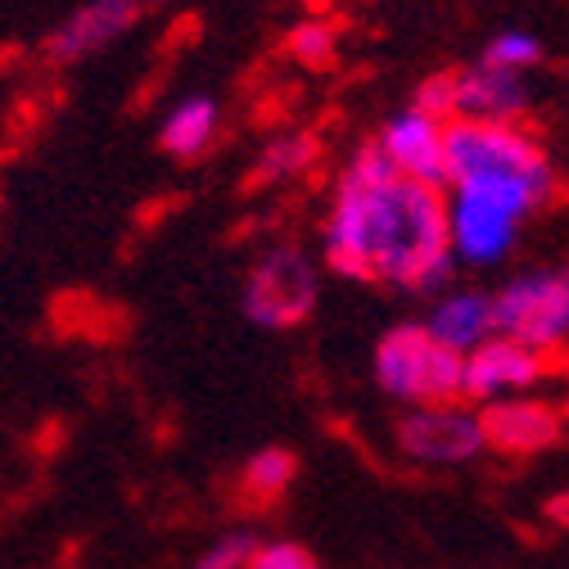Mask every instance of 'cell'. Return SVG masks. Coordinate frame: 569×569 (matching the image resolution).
Wrapping results in <instances>:
<instances>
[{
  "instance_id": "6da1fadb",
  "label": "cell",
  "mask_w": 569,
  "mask_h": 569,
  "mask_svg": "<svg viewBox=\"0 0 569 569\" xmlns=\"http://www.w3.org/2000/svg\"><path fill=\"white\" fill-rule=\"evenodd\" d=\"M326 267L343 280L393 284L407 295H443L457 280L448 244V190L407 181L389 159L362 146L348 159L326 218Z\"/></svg>"
},
{
  "instance_id": "7a4b0ae2",
  "label": "cell",
  "mask_w": 569,
  "mask_h": 569,
  "mask_svg": "<svg viewBox=\"0 0 569 569\" xmlns=\"http://www.w3.org/2000/svg\"><path fill=\"white\" fill-rule=\"evenodd\" d=\"M443 186H538L556 194V168L520 122H443Z\"/></svg>"
},
{
  "instance_id": "3957f363",
  "label": "cell",
  "mask_w": 569,
  "mask_h": 569,
  "mask_svg": "<svg viewBox=\"0 0 569 569\" xmlns=\"http://www.w3.org/2000/svg\"><path fill=\"white\" fill-rule=\"evenodd\" d=\"M551 199L538 186H457L448 194V244L457 262L492 267L520 236V222Z\"/></svg>"
},
{
  "instance_id": "277c9868",
  "label": "cell",
  "mask_w": 569,
  "mask_h": 569,
  "mask_svg": "<svg viewBox=\"0 0 569 569\" xmlns=\"http://www.w3.org/2000/svg\"><path fill=\"white\" fill-rule=\"evenodd\" d=\"M376 380L407 407L466 402V358L443 348L420 321H402L376 343Z\"/></svg>"
},
{
  "instance_id": "5b68a950",
  "label": "cell",
  "mask_w": 569,
  "mask_h": 569,
  "mask_svg": "<svg viewBox=\"0 0 569 569\" xmlns=\"http://www.w3.org/2000/svg\"><path fill=\"white\" fill-rule=\"evenodd\" d=\"M497 335H511L560 362L569 348V267L525 271L492 295Z\"/></svg>"
},
{
  "instance_id": "8992f818",
  "label": "cell",
  "mask_w": 569,
  "mask_h": 569,
  "mask_svg": "<svg viewBox=\"0 0 569 569\" xmlns=\"http://www.w3.org/2000/svg\"><path fill=\"white\" fill-rule=\"evenodd\" d=\"M317 262L299 244H271L244 280V317L262 330H295L317 312Z\"/></svg>"
},
{
  "instance_id": "52a82bcc",
  "label": "cell",
  "mask_w": 569,
  "mask_h": 569,
  "mask_svg": "<svg viewBox=\"0 0 569 569\" xmlns=\"http://www.w3.org/2000/svg\"><path fill=\"white\" fill-rule=\"evenodd\" d=\"M393 439H398V452L416 466H466L483 452L479 416L466 402L407 407Z\"/></svg>"
},
{
  "instance_id": "ba28073f",
  "label": "cell",
  "mask_w": 569,
  "mask_h": 569,
  "mask_svg": "<svg viewBox=\"0 0 569 569\" xmlns=\"http://www.w3.org/2000/svg\"><path fill=\"white\" fill-rule=\"evenodd\" d=\"M475 416H479L483 452H497V457H542L565 439V416H560V402L551 398L511 393V398L479 402Z\"/></svg>"
},
{
  "instance_id": "9c48e42d",
  "label": "cell",
  "mask_w": 569,
  "mask_h": 569,
  "mask_svg": "<svg viewBox=\"0 0 569 569\" xmlns=\"http://www.w3.org/2000/svg\"><path fill=\"white\" fill-rule=\"evenodd\" d=\"M556 371V358L511 339V335H492L479 348L466 352V398L492 402V398H511L525 389H538Z\"/></svg>"
},
{
  "instance_id": "30bf717a",
  "label": "cell",
  "mask_w": 569,
  "mask_h": 569,
  "mask_svg": "<svg viewBox=\"0 0 569 569\" xmlns=\"http://www.w3.org/2000/svg\"><path fill=\"white\" fill-rule=\"evenodd\" d=\"M376 150L389 159L398 177L443 186V118L411 104L385 122V131L376 136Z\"/></svg>"
},
{
  "instance_id": "8fae6325",
  "label": "cell",
  "mask_w": 569,
  "mask_h": 569,
  "mask_svg": "<svg viewBox=\"0 0 569 569\" xmlns=\"http://www.w3.org/2000/svg\"><path fill=\"white\" fill-rule=\"evenodd\" d=\"M529 109L525 73L492 63H470L452 73V118H479V122H520Z\"/></svg>"
},
{
  "instance_id": "7c38bea8",
  "label": "cell",
  "mask_w": 569,
  "mask_h": 569,
  "mask_svg": "<svg viewBox=\"0 0 569 569\" xmlns=\"http://www.w3.org/2000/svg\"><path fill=\"white\" fill-rule=\"evenodd\" d=\"M136 10H140V0H87L82 10H73L59 23V32L50 37V54L59 63H78L113 46L136 23Z\"/></svg>"
},
{
  "instance_id": "4fadbf2b",
  "label": "cell",
  "mask_w": 569,
  "mask_h": 569,
  "mask_svg": "<svg viewBox=\"0 0 569 569\" xmlns=\"http://www.w3.org/2000/svg\"><path fill=\"white\" fill-rule=\"evenodd\" d=\"M420 326L430 330L443 348H452V352H461V358H466L470 348H479L483 339L497 335L492 295H483V290H461V284H452V290H443V295L435 299L430 317H425Z\"/></svg>"
},
{
  "instance_id": "5bb4252c",
  "label": "cell",
  "mask_w": 569,
  "mask_h": 569,
  "mask_svg": "<svg viewBox=\"0 0 569 569\" xmlns=\"http://www.w3.org/2000/svg\"><path fill=\"white\" fill-rule=\"evenodd\" d=\"M218 127H222V113H218V100L208 96H190L181 100L168 118H163V150L172 159H199L212 140H218Z\"/></svg>"
},
{
  "instance_id": "9a60e30c",
  "label": "cell",
  "mask_w": 569,
  "mask_h": 569,
  "mask_svg": "<svg viewBox=\"0 0 569 569\" xmlns=\"http://www.w3.org/2000/svg\"><path fill=\"white\" fill-rule=\"evenodd\" d=\"M317 159H321V140H317L312 131H280V136H271L267 146H262L249 186H280V181H295V177H303Z\"/></svg>"
},
{
  "instance_id": "2e32d148",
  "label": "cell",
  "mask_w": 569,
  "mask_h": 569,
  "mask_svg": "<svg viewBox=\"0 0 569 569\" xmlns=\"http://www.w3.org/2000/svg\"><path fill=\"white\" fill-rule=\"evenodd\" d=\"M299 475V457L290 448H262L244 461V475H240V502L244 507H271L290 492Z\"/></svg>"
},
{
  "instance_id": "e0dca14e",
  "label": "cell",
  "mask_w": 569,
  "mask_h": 569,
  "mask_svg": "<svg viewBox=\"0 0 569 569\" xmlns=\"http://www.w3.org/2000/svg\"><path fill=\"white\" fill-rule=\"evenodd\" d=\"M538 59H542V46L529 32H502V37H492L488 50H483V63L511 68V73H525V68H533Z\"/></svg>"
},
{
  "instance_id": "ac0fdd59",
  "label": "cell",
  "mask_w": 569,
  "mask_h": 569,
  "mask_svg": "<svg viewBox=\"0 0 569 569\" xmlns=\"http://www.w3.org/2000/svg\"><path fill=\"white\" fill-rule=\"evenodd\" d=\"M290 54L299 59V63H308V68H326L330 59H335V28L330 23H299L295 32H290Z\"/></svg>"
},
{
  "instance_id": "d6986e66",
  "label": "cell",
  "mask_w": 569,
  "mask_h": 569,
  "mask_svg": "<svg viewBox=\"0 0 569 569\" xmlns=\"http://www.w3.org/2000/svg\"><path fill=\"white\" fill-rule=\"evenodd\" d=\"M253 551H258V538H253L249 529H236V533H227V538L212 542V547L194 560V569H244Z\"/></svg>"
},
{
  "instance_id": "ffe728a7",
  "label": "cell",
  "mask_w": 569,
  "mask_h": 569,
  "mask_svg": "<svg viewBox=\"0 0 569 569\" xmlns=\"http://www.w3.org/2000/svg\"><path fill=\"white\" fill-rule=\"evenodd\" d=\"M244 569H326L303 542H258Z\"/></svg>"
},
{
  "instance_id": "44dd1931",
  "label": "cell",
  "mask_w": 569,
  "mask_h": 569,
  "mask_svg": "<svg viewBox=\"0 0 569 569\" xmlns=\"http://www.w3.org/2000/svg\"><path fill=\"white\" fill-rule=\"evenodd\" d=\"M416 109H425V113H435V118H452V73H439V78H430L420 91H416Z\"/></svg>"
},
{
  "instance_id": "7402d4cb",
  "label": "cell",
  "mask_w": 569,
  "mask_h": 569,
  "mask_svg": "<svg viewBox=\"0 0 569 569\" xmlns=\"http://www.w3.org/2000/svg\"><path fill=\"white\" fill-rule=\"evenodd\" d=\"M542 516H547L556 529H565V533H569V488H560V492H551V497H547Z\"/></svg>"
},
{
  "instance_id": "603a6c76",
  "label": "cell",
  "mask_w": 569,
  "mask_h": 569,
  "mask_svg": "<svg viewBox=\"0 0 569 569\" xmlns=\"http://www.w3.org/2000/svg\"><path fill=\"white\" fill-rule=\"evenodd\" d=\"M560 416H565V435H569V398L560 402Z\"/></svg>"
},
{
  "instance_id": "cb8c5ba5",
  "label": "cell",
  "mask_w": 569,
  "mask_h": 569,
  "mask_svg": "<svg viewBox=\"0 0 569 569\" xmlns=\"http://www.w3.org/2000/svg\"><path fill=\"white\" fill-rule=\"evenodd\" d=\"M560 367H565V376H569V348H565V352H560Z\"/></svg>"
},
{
  "instance_id": "d4e9b609",
  "label": "cell",
  "mask_w": 569,
  "mask_h": 569,
  "mask_svg": "<svg viewBox=\"0 0 569 569\" xmlns=\"http://www.w3.org/2000/svg\"><path fill=\"white\" fill-rule=\"evenodd\" d=\"M140 6H168V0H140Z\"/></svg>"
}]
</instances>
